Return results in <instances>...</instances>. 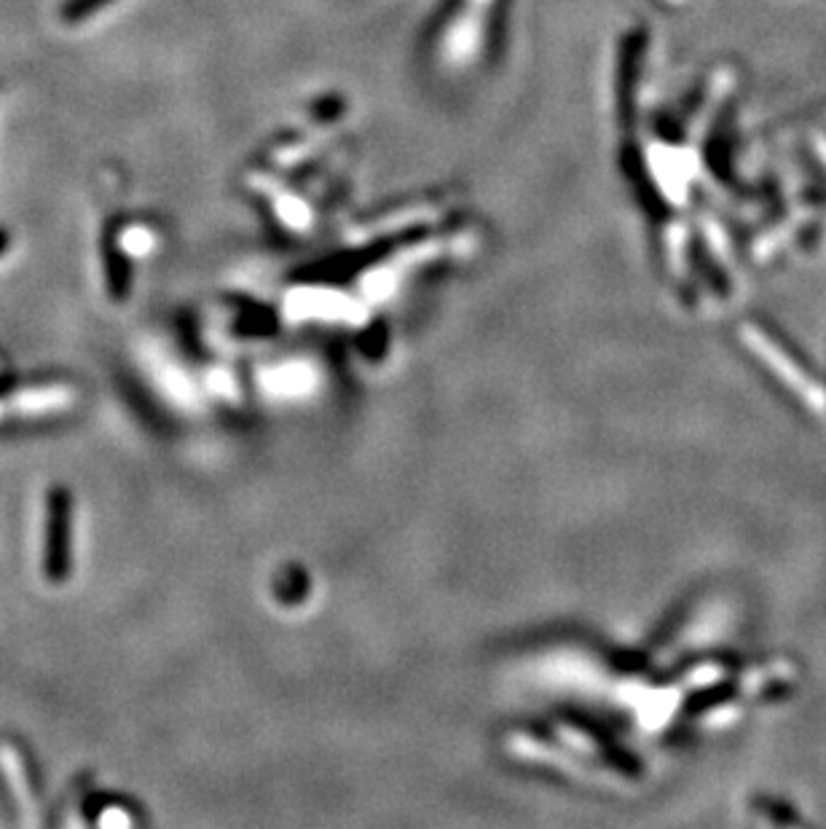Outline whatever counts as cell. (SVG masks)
<instances>
[{
  "mask_svg": "<svg viewBox=\"0 0 826 829\" xmlns=\"http://www.w3.org/2000/svg\"><path fill=\"white\" fill-rule=\"evenodd\" d=\"M47 512V556H43V572L52 582H65L73 564V497L68 489L56 486L49 491Z\"/></svg>",
  "mask_w": 826,
  "mask_h": 829,
  "instance_id": "1",
  "label": "cell"
},
{
  "mask_svg": "<svg viewBox=\"0 0 826 829\" xmlns=\"http://www.w3.org/2000/svg\"><path fill=\"white\" fill-rule=\"evenodd\" d=\"M0 770H3V776L9 778L19 808H22L24 814L35 811L38 808L35 781H33V776H30V768L24 765V755L11 742H0Z\"/></svg>",
  "mask_w": 826,
  "mask_h": 829,
  "instance_id": "2",
  "label": "cell"
},
{
  "mask_svg": "<svg viewBox=\"0 0 826 829\" xmlns=\"http://www.w3.org/2000/svg\"><path fill=\"white\" fill-rule=\"evenodd\" d=\"M68 397H70V387H62V384H49V387L19 392L17 406L24 411H47V408L68 403Z\"/></svg>",
  "mask_w": 826,
  "mask_h": 829,
  "instance_id": "3",
  "label": "cell"
},
{
  "mask_svg": "<svg viewBox=\"0 0 826 829\" xmlns=\"http://www.w3.org/2000/svg\"><path fill=\"white\" fill-rule=\"evenodd\" d=\"M107 3H111V0H68V3L62 6V22H81V19L92 17L94 11H100Z\"/></svg>",
  "mask_w": 826,
  "mask_h": 829,
  "instance_id": "4",
  "label": "cell"
},
{
  "mask_svg": "<svg viewBox=\"0 0 826 829\" xmlns=\"http://www.w3.org/2000/svg\"><path fill=\"white\" fill-rule=\"evenodd\" d=\"M6 245H9V234H3V231H0V252H3V248H6Z\"/></svg>",
  "mask_w": 826,
  "mask_h": 829,
  "instance_id": "5",
  "label": "cell"
}]
</instances>
